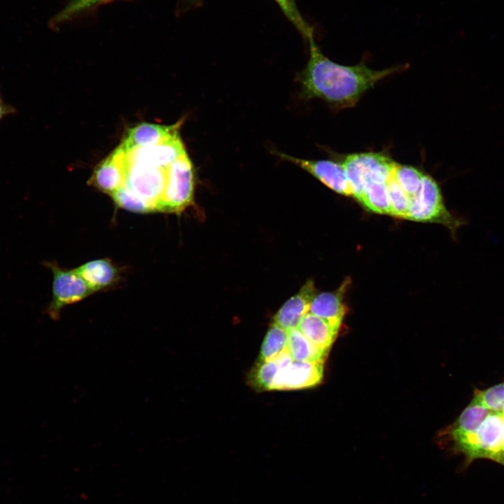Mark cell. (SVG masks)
Listing matches in <instances>:
<instances>
[{
    "label": "cell",
    "mask_w": 504,
    "mask_h": 504,
    "mask_svg": "<svg viewBox=\"0 0 504 504\" xmlns=\"http://www.w3.org/2000/svg\"><path fill=\"white\" fill-rule=\"evenodd\" d=\"M167 168L127 163L124 186L151 206L154 211H160L166 186Z\"/></svg>",
    "instance_id": "6"
},
{
    "label": "cell",
    "mask_w": 504,
    "mask_h": 504,
    "mask_svg": "<svg viewBox=\"0 0 504 504\" xmlns=\"http://www.w3.org/2000/svg\"><path fill=\"white\" fill-rule=\"evenodd\" d=\"M118 207L135 213H149L153 209L146 202L139 198L125 186L121 187L111 195Z\"/></svg>",
    "instance_id": "25"
},
{
    "label": "cell",
    "mask_w": 504,
    "mask_h": 504,
    "mask_svg": "<svg viewBox=\"0 0 504 504\" xmlns=\"http://www.w3.org/2000/svg\"><path fill=\"white\" fill-rule=\"evenodd\" d=\"M195 184V169L186 152L167 168L165 189L160 211L179 213L192 202Z\"/></svg>",
    "instance_id": "2"
},
{
    "label": "cell",
    "mask_w": 504,
    "mask_h": 504,
    "mask_svg": "<svg viewBox=\"0 0 504 504\" xmlns=\"http://www.w3.org/2000/svg\"><path fill=\"white\" fill-rule=\"evenodd\" d=\"M491 412L472 398L449 430V436L453 442L454 448L457 451H459L477 431L484 420Z\"/></svg>",
    "instance_id": "13"
},
{
    "label": "cell",
    "mask_w": 504,
    "mask_h": 504,
    "mask_svg": "<svg viewBox=\"0 0 504 504\" xmlns=\"http://www.w3.org/2000/svg\"><path fill=\"white\" fill-rule=\"evenodd\" d=\"M324 362L293 360L280 368L272 390H293L314 386L322 380Z\"/></svg>",
    "instance_id": "9"
},
{
    "label": "cell",
    "mask_w": 504,
    "mask_h": 504,
    "mask_svg": "<svg viewBox=\"0 0 504 504\" xmlns=\"http://www.w3.org/2000/svg\"><path fill=\"white\" fill-rule=\"evenodd\" d=\"M473 398L491 412L504 414V382L484 390H475Z\"/></svg>",
    "instance_id": "22"
},
{
    "label": "cell",
    "mask_w": 504,
    "mask_h": 504,
    "mask_svg": "<svg viewBox=\"0 0 504 504\" xmlns=\"http://www.w3.org/2000/svg\"><path fill=\"white\" fill-rule=\"evenodd\" d=\"M111 0H70L66 5L50 20V26H57L70 21Z\"/></svg>",
    "instance_id": "20"
},
{
    "label": "cell",
    "mask_w": 504,
    "mask_h": 504,
    "mask_svg": "<svg viewBox=\"0 0 504 504\" xmlns=\"http://www.w3.org/2000/svg\"><path fill=\"white\" fill-rule=\"evenodd\" d=\"M346 286V284H344L337 291L315 295L309 312L325 319L335 330H339L344 315L342 298Z\"/></svg>",
    "instance_id": "15"
},
{
    "label": "cell",
    "mask_w": 504,
    "mask_h": 504,
    "mask_svg": "<svg viewBox=\"0 0 504 504\" xmlns=\"http://www.w3.org/2000/svg\"><path fill=\"white\" fill-rule=\"evenodd\" d=\"M501 440H502V450H503V463H502V464L504 465V414L503 415V420H502Z\"/></svg>",
    "instance_id": "28"
},
{
    "label": "cell",
    "mask_w": 504,
    "mask_h": 504,
    "mask_svg": "<svg viewBox=\"0 0 504 504\" xmlns=\"http://www.w3.org/2000/svg\"><path fill=\"white\" fill-rule=\"evenodd\" d=\"M127 171L126 150L120 145L96 167L89 183L111 196L125 185Z\"/></svg>",
    "instance_id": "8"
},
{
    "label": "cell",
    "mask_w": 504,
    "mask_h": 504,
    "mask_svg": "<svg viewBox=\"0 0 504 504\" xmlns=\"http://www.w3.org/2000/svg\"><path fill=\"white\" fill-rule=\"evenodd\" d=\"M277 155L305 170L335 192L351 195L342 163L332 160L302 159L282 153H277Z\"/></svg>",
    "instance_id": "7"
},
{
    "label": "cell",
    "mask_w": 504,
    "mask_h": 504,
    "mask_svg": "<svg viewBox=\"0 0 504 504\" xmlns=\"http://www.w3.org/2000/svg\"><path fill=\"white\" fill-rule=\"evenodd\" d=\"M93 293L107 289L120 280V270L108 258L96 259L76 268Z\"/></svg>",
    "instance_id": "14"
},
{
    "label": "cell",
    "mask_w": 504,
    "mask_h": 504,
    "mask_svg": "<svg viewBox=\"0 0 504 504\" xmlns=\"http://www.w3.org/2000/svg\"><path fill=\"white\" fill-rule=\"evenodd\" d=\"M182 121L172 125L144 122L130 128L122 144L129 151L136 148L152 146L163 143L179 134Z\"/></svg>",
    "instance_id": "11"
},
{
    "label": "cell",
    "mask_w": 504,
    "mask_h": 504,
    "mask_svg": "<svg viewBox=\"0 0 504 504\" xmlns=\"http://www.w3.org/2000/svg\"><path fill=\"white\" fill-rule=\"evenodd\" d=\"M312 281H307L299 292L289 298L278 310L273 318V324L286 330L298 328L304 315L309 311V307L315 296Z\"/></svg>",
    "instance_id": "12"
},
{
    "label": "cell",
    "mask_w": 504,
    "mask_h": 504,
    "mask_svg": "<svg viewBox=\"0 0 504 504\" xmlns=\"http://www.w3.org/2000/svg\"><path fill=\"white\" fill-rule=\"evenodd\" d=\"M0 99H1V96H0Z\"/></svg>",
    "instance_id": "30"
},
{
    "label": "cell",
    "mask_w": 504,
    "mask_h": 504,
    "mask_svg": "<svg viewBox=\"0 0 504 504\" xmlns=\"http://www.w3.org/2000/svg\"><path fill=\"white\" fill-rule=\"evenodd\" d=\"M307 41L309 59L299 76L302 94L307 99H321L336 108L353 106L377 82L404 68L377 71L363 62L354 66L340 64L323 54L314 36Z\"/></svg>",
    "instance_id": "1"
},
{
    "label": "cell",
    "mask_w": 504,
    "mask_h": 504,
    "mask_svg": "<svg viewBox=\"0 0 504 504\" xmlns=\"http://www.w3.org/2000/svg\"><path fill=\"white\" fill-rule=\"evenodd\" d=\"M287 349L295 360L324 362L326 354L312 343L297 328L288 331Z\"/></svg>",
    "instance_id": "17"
},
{
    "label": "cell",
    "mask_w": 504,
    "mask_h": 504,
    "mask_svg": "<svg viewBox=\"0 0 504 504\" xmlns=\"http://www.w3.org/2000/svg\"><path fill=\"white\" fill-rule=\"evenodd\" d=\"M52 274V300L46 312L54 320L59 318L62 309L67 305L85 299L93 292L76 269L62 268L55 262H43Z\"/></svg>",
    "instance_id": "4"
},
{
    "label": "cell",
    "mask_w": 504,
    "mask_h": 504,
    "mask_svg": "<svg viewBox=\"0 0 504 504\" xmlns=\"http://www.w3.org/2000/svg\"><path fill=\"white\" fill-rule=\"evenodd\" d=\"M15 109L10 105L4 103L0 99V120L6 115L15 113Z\"/></svg>",
    "instance_id": "27"
},
{
    "label": "cell",
    "mask_w": 504,
    "mask_h": 504,
    "mask_svg": "<svg viewBox=\"0 0 504 504\" xmlns=\"http://www.w3.org/2000/svg\"><path fill=\"white\" fill-rule=\"evenodd\" d=\"M304 39L314 36V28L300 14L295 0H274Z\"/></svg>",
    "instance_id": "24"
},
{
    "label": "cell",
    "mask_w": 504,
    "mask_h": 504,
    "mask_svg": "<svg viewBox=\"0 0 504 504\" xmlns=\"http://www.w3.org/2000/svg\"><path fill=\"white\" fill-rule=\"evenodd\" d=\"M288 330L272 324L261 346L260 360H272L287 350Z\"/></svg>",
    "instance_id": "19"
},
{
    "label": "cell",
    "mask_w": 504,
    "mask_h": 504,
    "mask_svg": "<svg viewBox=\"0 0 504 504\" xmlns=\"http://www.w3.org/2000/svg\"><path fill=\"white\" fill-rule=\"evenodd\" d=\"M407 219L435 221L447 225L454 233L465 220L451 215L447 209L441 190L435 181L424 174L419 189L410 198Z\"/></svg>",
    "instance_id": "3"
},
{
    "label": "cell",
    "mask_w": 504,
    "mask_h": 504,
    "mask_svg": "<svg viewBox=\"0 0 504 504\" xmlns=\"http://www.w3.org/2000/svg\"><path fill=\"white\" fill-rule=\"evenodd\" d=\"M424 175L415 167L396 162L392 174L393 178L410 198L413 197L419 189Z\"/></svg>",
    "instance_id": "21"
},
{
    "label": "cell",
    "mask_w": 504,
    "mask_h": 504,
    "mask_svg": "<svg viewBox=\"0 0 504 504\" xmlns=\"http://www.w3.org/2000/svg\"><path fill=\"white\" fill-rule=\"evenodd\" d=\"M186 152L187 151L184 144L180 134H178L160 144L127 151L126 156L128 164H142L166 168Z\"/></svg>",
    "instance_id": "10"
},
{
    "label": "cell",
    "mask_w": 504,
    "mask_h": 504,
    "mask_svg": "<svg viewBox=\"0 0 504 504\" xmlns=\"http://www.w3.org/2000/svg\"><path fill=\"white\" fill-rule=\"evenodd\" d=\"M503 415L491 412L461 449L459 453L464 455L468 463L477 458H488L502 464Z\"/></svg>",
    "instance_id": "5"
},
{
    "label": "cell",
    "mask_w": 504,
    "mask_h": 504,
    "mask_svg": "<svg viewBox=\"0 0 504 504\" xmlns=\"http://www.w3.org/2000/svg\"><path fill=\"white\" fill-rule=\"evenodd\" d=\"M360 202L373 212L391 214L387 183L367 181Z\"/></svg>",
    "instance_id": "18"
},
{
    "label": "cell",
    "mask_w": 504,
    "mask_h": 504,
    "mask_svg": "<svg viewBox=\"0 0 504 504\" xmlns=\"http://www.w3.org/2000/svg\"><path fill=\"white\" fill-rule=\"evenodd\" d=\"M297 328L326 354L338 332L327 321L310 312L302 316Z\"/></svg>",
    "instance_id": "16"
},
{
    "label": "cell",
    "mask_w": 504,
    "mask_h": 504,
    "mask_svg": "<svg viewBox=\"0 0 504 504\" xmlns=\"http://www.w3.org/2000/svg\"><path fill=\"white\" fill-rule=\"evenodd\" d=\"M186 6H197L200 4L201 0H183Z\"/></svg>",
    "instance_id": "29"
},
{
    "label": "cell",
    "mask_w": 504,
    "mask_h": 504,
    "mask_svg": "<svg viewBox=\"0 0 504 504\" xmlns=\"http://www.w3.org/2000/svg\"><path fill=\"white\" fill-rule=\"evenodd\" d=\"M387 189L391 205V214L406 218L410 207V198L400 188L392 175L387 182Z\"/></svg>",
    "instance_id": "23"
},
{
    "label": "cell",
    "mask_w": 504,
    "mask_h": 504,
    "mask_svg": "<svg viewBox=\"0 0 504 504\" xmlns=\"http://www.w3.org/2000/svg\"><path fill=\"white\" fill-rule=\"evenodd\" d=\"M279 370L280 366L274 359L260 361L253 374L254 385L262 390L271 391Z\"/></svg>",
    "instance_id": "26"
}]
</instances>
